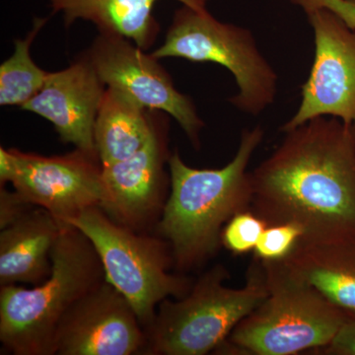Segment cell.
Here are the masks:
<instances>
[{
    "instance_id": "cell-5",
    "label": "cell",
    "mask_w": 355,
    "mask_h": 355,
    "mask_svg": "<svg viewBox=\"0 0 355 355\" xmlns=\"http://www.w3.org/2000/svg\"><path fill=\"white\" fill-rule=\"evenodd\" d=\"M227 268L212 266L184 297L159 304L146 330L147 355H205L216 352L236 326L268 295L263 263L254 257L245 286L231 288Z\"/></svg>"
},
{
    "instance_id": "cell-1",
    "label": "cell",
    "mask_w": 355,
    "mask_h": 355,
    "mask_svg": "<svg viewBox=\"0 0 355 355\" xmlns=\"http://www.w3.org/2000/svg\"><path fill=\"white\" fill-rule=\"evenodd\" d=\"M284 133L251 172L250 209L298 226L300 241H355V125L318 116Z\"/></svg>"
},
{
    "instance_id": "cell-20",
    "label": "cell",
    "mask_w": 355,
    "mask_h": 355,
    "mask_svg": "<svg viewBox=\"0 0 355 355\" xmlns=\"http://www.w3.org/2000/svg\"><path fill=\"white\" fill-rule=\"evenodd\" d=\"M302 236V230L292 223L268 225L254 248V257L263 261L284 260Z\"/></svg>"
},
{
    "instance_id": "cell-23",
    "label": "cell",
    "mask_w": 355,
    "mask_h": 355,
    "mask_svg": "<svg viewBox=\"0 0 355 355\" xmlns=\"http://www.w3.org/2000/svg\"><path fill=\"white\" fill-rule=\"evenodd\" d=\"M318 354L355 355V319H347L328 345Z\"/></svg>"
},
{
    "instance_id": "cell-7",
    "label": "cell",
    "mask_w": 355,
    "mask_h": 355,
    "mask_svg": "<svg viewBox=\"0 0 355 355\" xmlns=\"http://www.w3.org/2000/svg\"><path fill=\"white\" fill-rule=\"evenodd\" d=\"M157 60L183 58L214 62L234 76L238 93L229 102L242 113L259 116L277 95V71L247 28L221 22L207 9L182 6L175 11L164 43L150 53Z\"/></svg>"
},
{
    "instance_id": "cell-15",
    "label": "cell",
    "mask_w": 355,
    "mask_h": 355,
    "mask_svg": "<svg viewBox=\"0 0 355 355\" xmlns=\"http://www.w3.org/2000/svg\"><path fill=\"white\" fill-rule=\"evenodd\" d=\"M159 0H48L53 14H62L64 26L79 20L92 23L100 33L119 35L144 51L153 48L160 25L153 10ZM198 10L207 9L210 0H176Z\"/></svg>"
},
{
    "instance_id": "cell-6",
    "label": "cell",
    "mask_w": 355,
    "mask_h": 355,
    "mask_svg": "<svg viewBox=\"0 0 355 355\" xmlns=\"http://www.w3.org/2000/svg\"><path fill=\"white\" fill-rule=\"evenodd\" d=\"M67 224L88 238L101 260L105 279L130 301L144 330L163 300L184 297L195 282L184 273L170 272L174 260L163 238L121 225L100 207L86 209Z\"/></svg>"
},
{
    "instance_id": "cell-10",
    "label": "cell",
    "mask_w": 355,
    "mask_h": 355,
    "mask_svg": "<svg viewBox=\"0 0 355 355\" xmlns=\"http://www.w3.org/2000/svg\"><path fill=\"white\" fill-rule=\"evenodd\" d=\"M307 17L314 32V62L300 106L280 128L282 132L318 116L355 125V30L329 9H317Z\"/></svg>"
},
{
    "instance_id": "cell-16",
    "label": "cell",
    "mask_w": 355,
    "mask_h": 355,
    "mask_svg": "<svg viewBox=\"0 0 355 355\" xmlns=\"http://www.w3.org/2000/svg\"><path fill=\"white\" fill-rule=\"evenodd\" d=\"M282 261L347 319H355V241H299Z\"/></svg>"
},
{
    "instance_id": "cell-2",
    "label": "cell",
    "mask_w": 355,
    "mask_h": 355,
    "mask_svg": "<svg viewBox=\"0 0 355 355\" xmlns=\"http://www.w3.org/2000/svg\"><path fill=\"white\" fill-rule=\"evenodd\" d=\"M265 132L260 125L245 128L234 157L218 169H197L184 163L179 151L168 162L170 191L156 225L158 236L171 248L180 273L197 270L214 258L224 226L235 214L250 209L254 151Z\"/></svg>"
},
{
    "instance_id": "cell-13",
    "label": "cell",
    "mask_w": 355,
    "mask_h": 355,
    "mask_svg": "<svg viewBox=\"0 0 355 355\" xmlns=\"http://www.w3.org/2000/svg\"><path fill=\"white\" fill-rule=\"evenodd\" d=\"M106 89L83 53L67 69L50 72L44 87L21 109L50 121L64 144L98 154L95 121Z\"/></svg>"
},
{
    "instance_id": "cell-11",
    "label": "cell",
    "mask_w": 355,
    "mask_h": 355,
    "mask_svg": "<svg viewBox=\"0 0 355 355\" xmlns=\"http://www.w3.org/2000/svg\"><path fill=\"white\" fill-rule=\"evenodd\" d=\"M169 114L156 112L150 139L130 158L103 167L101 209L114 222L137 232L157 225L170 188Z\"/></svg>"
},
{
    "instance_id": "cell-18",
    "label": "cell",
    "mask_w": 355,
    "mask_h": 355,
    "mask_svg": "<svg viewBox=\"0 0 355 355\" xmlns=\"http://www.w3.org/2000/svg\"><path fill=\"white\" fill-rule=\"evenodd\" d=\"M48 17H36L31 31L24 39L14 42L12 55L0 64V105L24 106L44 87L50 72L42 69L33 60L31 46Z\"/></svg>"
},
{
    "instance_id": "cell-19",
    "label": "cell",
    "mask_w": 355,
    "mask_h": 355,
    "mask_svg": "<svg viewBox=\"0 0 355 355\" xmlns=\"http://www.w3.org/2000/svg\"><path fill=\"white\" fill-rule=\"evenodd\" d=\"M268 226L251 209L243 210L224 226L221 232V245L235 254L249 253L254 251Z\"/></svg>"
},
{
    "instance_id": "cell-3",
    "label": "cell",
    "mask_w": 355,
    "mask_h": 355,
    "mask_svg": "<svg viewBox=\"0 0 355 355\" xmlns=\"http://www.w3.org/2000/svg\"><path fill=\"white\" fill-rule=\"evenodd\" d=\"M50 277L33 288H0V342L14 355H55L58 327L84 295L105 280L97 252L64 224L51 250Z\"/></svg>"
},
{
    "instance_id": "cell-12",
    "label": "cell",
    "mask_w": 355,
    "mask_h": 355,
    "mask_svg": "<svg viewBox=\"0 0 355 355\" xmlns=\"http://www.w3.org/2000/svg\"><path fill=\"white\" fill-rule=\"evenodd\" d=\"M146 330L130 301L106 279L65 315L55 355L144 354Z\"/></svg>"
},
{
    "instance_id": "cell-8",
    "label": "cell",
    "mask_w": 355,
    "mask_h": 355,
    "mask_svg": "<svg viewBox=\"0 0 355 355\" xmlns=\"http://www.w3.org/2000/svg\"><path fill=\"white\" fill-rule=\"evenodd\" d=\"M12 184L27 202L67 224L105 200L99 156L80 149L44 156L0 147V186Z\"/></svg>"
},
{
    "instance_id": "cell-17",
    "label": "cell",
    "mask_w": 355,
    "mask_h": 355,
    "mask_svg": "<svg viewBox=\"0 0 355 355\" xmlns=\"http://www.w3.org/2000/svg\"><path fill=\"white\" fill-rule=\"evenodd\" d=\"M156 112L120 90L107 87L94 128L96 150L103 167L125 160L144 147L155 127Z\"/></svg>"
},
{
    "instance_id": "cell-21",
    "label": "cell",
    "mask_w": 355,
    "mask_h": 355,
    "mask_svg": "<svg viewBox=\"0 0 355 355\" xmlns=\"http://www.w3.org/2000/svg\"><path fill=\"white\" fill-rule=\"evenodd\" d=\"M34 207L15 190L9 191L6 186H0V230L12 225Z\"/></svg>"
},
{
    "instance_id": "cell-14",
    "label": "cell",
    "mask_w": 355,
    "mask_h": 355,
    "mask_svg": "<svg viewBox=\"0 0 355 355\" xmlns=\"http://www.w3.org/2000/svg\"><path fill=\"white\" fill-rule=\"evenodd\" d=\"M64 224L34 207L0 230V286H37L50 277L51 250Z\"/></svg>"
},
{
    "instance_id": "cell-4",
    "label": "cell",
    "mask_w": 355,
    "mask_h": 355,
    "mask_svg": "<svg viewBox=\"0 0 355 355\" xmlns=\"http://www.w3.org/2000/svg\"><path fill=\"white\" fill-rule=\"evenodd\" d=\"M268 297L235 327L216 354L292 355L328 345L347 318L282 260L263 261Z\"/></svg>"
},
{
    "instance_id": "cell-9",
    "label": "cell",
    "mask_w": 355,
    "mask_h": 355,
    "mask_svg": "<svg viewBox=\"0 0 355 355\" xmlns=\"http://www.w3.org/2000/svg\"><path fill=\"white\" fill-rule=\"evenodd\" d=\"M84 53L107 87L125 93L147 110L169 114L200 148L205 123L191 98L175 87L157 58L125 37L100 32Z\"/></svg>"
},
{
    "instance_id": "cell-22",
    "label": "cell",
    "mask_w": 355,
    "mask_h": 355,
    "mask_svg": "<svg viewBox=\"0 0 355 355\" xmlns=\"http://www.w3.org/2000/svg\"><path fill=\"white\" fill-rule=\"evenodd\" d=\"M306 14L326 8L338 15L349 28L355 30V0H291Z\"/></svg>"
}]
</instances>
